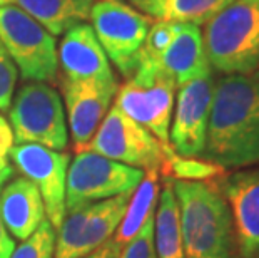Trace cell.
<instances>
[{
    "mask_svg": "<svg viewBox=\"0 0 259 258\" xmlns=\"http://www.w3.org/2000/svg\"><path fill=\"white\" fill-rule=\"evenodd\" d=\"M0 216L15 238L27 240L46 222V206L37 186L25 176L0 190Z\"/></svg>",
    "mask_w": 259,
    "mask_h": 258,
    "instance_id": "cell-15",
    "label": "cell"
},
{
    "mask_svg": "<svg viewBox=\"0 0 259 258\" xmlns=\"http://www.w3.org/2000/svg\"><path fill=\"white\" fill-rule=\"evenodd\" d=\"M91 20L106 56L119 72L129 79L139 62L152 19L122 0H96L91 10Z\"/></svg>",
    "mask_w": 259,
    "mask_h": 258,
    "instance_id": "cell-7",
    "label": "cell"
},
{
    "mask_svg": "<svg viewBox=\"0 0 259 258\" xmlns=\"http://www.w3.org/2000/svg\"><path fill=\"white\" fill-rule=\"evenodd\" d=\"M96 0H15L17 7L35 19L52 35H62L91 19Z\"/></svg>",
    "mask_w": 259,
    "mask_h": 258,
    "instance_id": "cell-18",
    "label": "cell"
},
{
    "mask_svg": "<svg viewBox=\"0 0 259 258\" xmlns=\"http://www.w3.org/2000/svg\"><path fill=\"white\" fill-rule=\"evenodd\" d=\"M132 4H139V2H142V0H131Z\"/></svg>",
    "mask_w": 259,
    "mask_h": 258,
    "instance_id": "cell-31",
    "label": "cell"
},
{
    "mask_svg": "<svg viewBox=\"0 0 259 258\" xmlns=\"http://www.w3.org/2000/svg\"><path fill=\"white\" fill-rule=\"evenodd\" d=\"M226 174V169L218 166L204 158H186L179 156L174 150L166 153V161L161 169V176L166 179H183V181H206L216 183Z\"/></svg>",
    "mask_w": 259,
    "mask_h": 258,
    "instance_id": "cell-22",
    "label": "cell"
},
{
    "mask_svg": "<svg viewBox=\"0 0 259 258\" xmlns=\"http://www.w3.org/2000/svg\"><path fill=\"white\" fill-rule=\"evenodd\" d=\"M56 251V228L46 219L29 238L14 248L10 258H54Z\"/></svg>",
    "mask_w": 259,
    "mask_h": 258,
    "instance_id": "cell-23",
    "label": "cell"
},
{
    "mask_svg": "<svg viewBox=\"0 0 259 258\" xmlns=\"http://www.w3.org/2000/svg\"><path fill=\"white\" fill-rule=\"evenodd\" d=\"M169 150L170 146H164L144 126L125 116L114 104L84 151H94L142 171L156 169L161 173Z\"/></svg>",
    "mask_w": 259,
    "mask_h": 258,
    "instance_id": "cell-8",
    "label": "cell"
},
{
    "mask_svg": "<svg viewBox=\"0 0 259 258\" xmlns=\"http://www.w3.org/2000/svg\"><path fill=\"white\" fill-rule=\"evenodd\" d=\"M228 201L236 230L239 258L259 256V166L238 169L216 181Z\"/></svg>",
    "mask_w": 259,
    "mask_h": 258,
    "instance_id": "cell-13",
    "label": "cell"
},
{
    "mask_svg": "<svg viewBox=\"0 0 259 258\" xmlns=\"http://www.w3.org/2000/svg\"><path fill=\"white\" fill-rule=\"evenodd\" d=\"M19 70L7 56L5 51H0V109L7 111L12 101L15 82H17Z\"/></svg>",
    "mask_w": 259,
    "mask_h": 258,
    "instance_id": "cell-26",
    "label": "cell"
},
{
    "mask_svg": "<svg viewBox=\"0 0 259 258\" xmlns=\"http://www.w3.org/2000/svg\"><path fill=\"white\" fill-rule=\"evenodd\" d=\"M231 2L234 0H142L136 5L151 19L201 25Z\"/></svg>",
    "mask_w": 259,
    "mask_h": 258,
    "instance_id": "cell-21",
    "label": "cell"
},
{
    "mask_svg": "<svg viewBox=\"0 0 259 258\" xmlns=\"http://www.w3.org/2000/svg\"><path fill=\"white\" fill-rule=\"evenodd\" d=\"M144 178L139 168L127 166L94 151L77 153L69 164L65 181V213L84 203H96L114 196L134 193Z\"/></svg>",
    "mask_w": 259,
    "mask_h": 258,
    "instance_id": "cell-9",
    "label": "cell"
},
{
    "mask_svg": "<svg viewBox=\"0 0 259 258\" xmlns=\"http://www.w3.org/2000/svg\"><path fill=\"white\" fill-rule=\"evenodd\" d=\"M67 124L77 153L84 151L117 94L115 79H64Z\"/></svg>",
    "mask_w": 259,
    "mask_h": 258,
    "instance_id": "cell-12",
    "label": "cell"
},
{
    "mask_svg": "<svg viewBox=\"0 0 259 258\" xmlns=\"http://www.w3.org/2000/svg\"><path fill=\"white\" fill-rule=\"evenodd\" d=\"M119 258H157L154 248V215L142 225L141 232L122 246Z\"/></svg>",
    "mask_w": 259,
    "mask_h": 258,
    "instance_id": "cell-25",
    "label": "cell"
},
{
    "mask_svg": "<svg viewBox=\"0 0 259 258\" xmlns=\"http://www.w3.org/2000/svg\"><path fill=\"white\" fill-rule=\"evenodd\" d=\"M257 258H259V256H257Z\"/></svg>",
    "mask_w": 259,
    "mask_h": 258,
    "instance_id": "cell-33",
    "label": "cell"
},
{
    "mask_svg": "<svg viewBox=\"0 0 259 258\" xmlns=\"http://www.w3.org/2000/svg\"><path fill=\"white\" fill-rule=\"evenodd\" d=\"M154 248L157 258H186L181 237L179 208L172 186H166L159 196V206L154 213Z\"/></svg>",
    "mask_w": 259,
    "mask_h": 258,
    "instance_id": "cell-20",
    "label": "cell"
},
{
    "mask_svg": "<svg viewBox=\"0 0 259 258\" xmlns=\"http://www.w3.org/2000/svg\"><path fill=\"white\" fill-rule=\"evenodd\" d=\"M12 4H15V0H0V7L2 5H12Z\"/></svg>",
    "mask_w": 259,
    "mask_h": 258,
    "instance_id": "cell-30",
    "label": "cell"
},
{
    "mask_svg": "<svg viewBox=\"0 0 259 258\" xmlns=\"http://www.w3.org/2000/svg\"><path fill=\"white\" fill-rule=\"evenodd\" d=\"M159 62L172 76L178 86L211 76L212 67L204 49L201 27L191 22H179L178 32L161 54Z\"/></svg>",
    "mask_w": 259,
    "mask_h": 258,
    "instance_id": "cell-16",
    "label": "cell"
},
{
    "mask_svg": "<svg viewBox=\"0 0 259 258\" xmlns=\"http://www.w3.org/2000/svg\"><path fill=\"white\" fill-rule=\"evenodd\" d=\"M14 164L27 179L37 186L44 200L47 219L56 230L65 216V181H67L69 155L51 148L32 144H15L9 151Z\"/></svg>",
    "mask_w": 259,
    "mask_h": 258,
    "instance_id": "cell-10",
    "label": "cell"
},
{
    "mask_svg": "<svg viewBox=\"0 0 259 258\" xmlns=\"http://www.w3.org/2000/svg\"><path fill=\"white\" fill-rule=\"evenodd\" d=\"M202 158L224 169L259 166V69L216 82Z\"/></svg>",
    "mask_w": 259,
    "mask_h": 258,
    "instance_id": "cell-1",
    "label": "cell"
},
{
    "mask_svg": "<svg viewBox=\"0 0 259 258\" xmlns=\"http://www.w3.org/2000/svg\"><path fill=\"white\" fill-rule=\"evenodd\" d=\"M0 44L24 79L44 82L56 78V37L17 5L0 7Z\"/></svg>",
    "mask_w": 259,
    "mask_h": 258,
    "instance_id": "cell-6",
    "label": "cell"
},
{
    "mask_svg": "<svg viewBox=\"0 0 259 258\" xmlns=\"http://www.w3.org/2000/svg\"><path fill=\"white\" fill-rule=\"evenodd\" d=\"M14 146V133L9 123L0 116V159L9 158V151Z\"/></svg>",
    "mask_w": 259,
    "mask_h": 258,
    "instance_id": "cell-27",
    "label": "cell"
},
{
    "mask_svg": "<svg viewBox=\"0 0 259 258\" xmlns=\"http://www.w3.org/2000/svg\"><path fill=\"white\" fill-rule=\"evenodd\" d=\"M0 190H2V185H0ZM14 248H15L14 240L10 238L7 228H5V225L2 222V216H0V258H10Z\"/></svg>",
    "mask_w": 259,
    "mask_h": 258,
    "instance_id": "cell-29",
    "label": "cell"
},
{
    "mask_svg": "<svg viewBox=\"0 0 259 258\" xmlns=\"http://www.w3.org/2000/svg\"><path fill=\"white\" fill-rule=\"evenodd\" d=\"M174 78L159 59L141 51L134 74L119 86L114 104L125 116L154 134L164 146L169 144V128L176 97Z\"/></svg>",
    "mask_w": 259,
    "mask_h": 258,
    "instance_id": "cell-4",
    "label": "cell"
},
{
    "mask_svg": "<svg viewBox=\"0 0 259 258\" xmlns=\"http://www.w3.org/2000/svg\"><path fill=\"white\" fill-rule=\"evenodd\" d=\"M2 49H4V47H2V44H0V51H2Z\"/></svg>",
    "mask_w": 259,
    "mask_h": 258,
    "instance_id": "cell-32",
    "label": "cell"
},
{
    "mask_svg": "<svg viewBox=\"0 0 259 258\" xmlns=\"http://www.w3.org/2000/svg\"><path fill=\"white\" fill-rule=\"evenodd\" d=\"M161 173L156 169H149L144 171V178L137 185L134 193L131 195L127 210L124 213V218L120 225L115 230L114 240L119 245H125L141 232L142 225H144L154 213H156V205L159 193H161V186H159Z\"/></svg>",
    "mask_w": 259,
    "mask_h": 258,
    "instance_id": "cell-19",
    "label": "cell"
},
{
    "mask_svg": "<svg viewBox=\"0 0 259 258\" xmlns=\"http://www.w3.org/2000/svg\"><path fill=\"white\" fill-rule=\"evenodd\" d=\"M212 69L224 76L259 69V0H234L209 19L202 30Z\"/></svg>",
    "mask_w": 259,
    "mask_h": 258,
    "instance_id": "cell-3",
    "label": "cell"
},
{
    "mask_svg": "<svg viewBox=\"0 0 259 258\" xmlns=\"http://www.w3.org/2000/svg\"><path fill=\"white\" fill-rule=\"evenodd\" d=\"M14 142L40 144L51 150H65L69 131L59 92L46 82H27L19 89L10 109Z\"/></svg>",
    "mask_w": 259,
    "mask_h": 258,
    "instance_id": "cell-5",
    "label": "cell"
},
{
    "mask_svg": "<svg viewBox=\"0 0 259 258\" xmlns=\"http://www.w3.org/2000/svg\"><path fill=\"white\" fill-rule=\"evenodd\" d=\"M216 82L211 76L179 86L169 128V144L179 156L202 158Z\"/></svg>",
    "mask_w": 259,
    "mask_h": 258,
    "instance_id": "cell-11",
    "label": "cell"
},
{
    "mask_svg": "<svg viewBox=\"0 0 259 258\" xmlns=\"http://www.w3.org/2000/svg\"><path fill=\"white\" fill-rule=\"evenodd\" d=\"M57 60L65 79H115L109 57L87 22L65 32Z\"/></svg>",
    "mask_w": 259,
    "mask_h": 258,
    "instance_id": "cell-14",
    "label": "cell"
},
{
    "mask_svg": "<svg viewBox=\"0 0 259 258\" xmlns=\"http://www.w3.org/2000/svg\"><path fill=\"white\" fill-rule=\"evenodd\" d=\"M179 208L186 258H239L228 201L216 183L166 179Z\"/></svg>",
    "mask_w": 259,
    "mask_h": 258,
    "instance_id": "cell-2",
    "label": "cell"
},
{
    "mask_svg": "<svg viewBox=\"0 0 259 258\" xmlns=\"http://www.w3.org/2000/svg\"><path fill=\"white\" fill-rule=\"evenodd\" d=\"M132 193L92 203L91 215L77 238L70 258H84L112 238L124 218Z\"/></svg>",
    "mask_w": 259,
    "mask_h": 258,
    "instance_id": "cell-17",
    "label": "cell"
},
{
    "mask_svg": "<svg viewBox=\"0 0 259 258\" xmlns=\"http://www.w3.org/2000/svg\"><path fill=\"white\" fill-rule=\"evenodd\" d=\"M120 251H122V245H119L114 238L107 240L102 246L94 250L92 253L85 255L84 258H119Z\"/></svg>",
    "mask_w": 259,
    "mask_h": 258,
    "instance_id": "cell-28",
    "label": "cell"
},
{
    "mask_svg": "<svg viewBox=\"0 0 259 258\" xmlns=\"http://www.w3.org/2000/svg\"><path fill=\"white\" fill-rule=\"evenodd\" d=\"M179 22H170V20H157L152 22L151 29L147 32L146 42L142 51L149 56L159 59L161 54L166 51V47L174 39L176 32H178Z\"/></svg>",
    "mask_w": 259,
    "mask_h": 258,
    "instance_id": "cell-24",
    "label": "cell"
}]
</instances>
